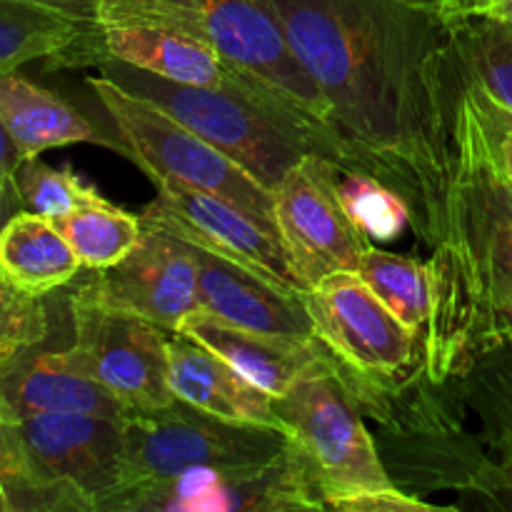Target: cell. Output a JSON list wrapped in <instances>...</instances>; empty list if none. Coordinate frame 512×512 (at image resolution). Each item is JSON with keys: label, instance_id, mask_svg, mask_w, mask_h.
Wrapping results in <instances>:
<instances>
[{"label": "cell", "instance_id": "obj_1", "mask_svg": "<svg viewBox=\"0 0 512 512\" xmlns=\"http://www.w3.org/2000/svg\"><path fill=\"white\" fill-rule=\"evenodd\" d=\"M295 58L330 100L350 170L405 200L433 250L448 225V25L415 0H270Z\"/></svg>", "mask_w": 512, "mask_h": 512}, {"label": "cell", "instance_id": "obj_2", "mask_svg": "<svg viewBox=\"0 0 512 512\" xmlns=\"http://www.w3.org/2000/svg\"><path fill=\"white\" fill-rule=\"evenodd\" d=\"M450 88V190L445 235L428 260L430 310L425 378L433 385L465 378L498 350V325L512 300V180L485 155L455 90Z\"/></svg>", "mask_w": 512, "mask_h": 512}, {"label": "cell", "instance_id": "obj_3", "mask_svg": "<svg viewBox=\"0 0 512 512\" xmlns=\"http://www.w3.org/2000/svg\"><path fill=\"white\" fill-rule=\"evenodd\" d=\"M98 73L160 105L165 113L223 150L268 190L305 155H323L340 168H350L343 143L330 130L263 93L175 83L118 60L100 63Z\"/></svg>", "mask_w": 512, "mask_h": 512}, {"label": "cell", "instance_id": "obj_4", "mask_svg": "<svg viewBox=\"0 0 512 512\" xmlns=\"http://www.w3.org/2000/svg\"><path fill=\"white\" fill-rule=\"evenodd\" d=\"M93 23L158 25L193 35L265 93L333 133L330 100L295 58L270 0H103Z\"/></svg>", "mask_w": 512, "mask_h": 512}, {"label": "cell", "instance_id": "obj_5", "mask_svg": "<svg viewBox=\"0 0 512 512\" xmlns=\"http://www.w3.org/2000/svg\"><path fill=\"white\" fill-rule=\"evenodd\" d=\"M275 410L308 468L323 510H435V505L403 493L390 478L360 405L335 370L303 378L283 398H275Z\"/></svg>", "mask_w": 512, "mask_h": 512}, {"label": "cell", "instance_id": "obj_6", "mask_svg": "<svg viewBox=\"0 0 512 512\" xmlns=\"http://www.w3.org/2000/svg\"><path fill=\"white\" fill-rule=\"evenodd\" d=\"M123 463L118 490L110 500L135 490L168 483L198 470H243L273 465L293 450L288 433L278 428L210 415L185 400L153 410H125Z\"/></svg>", "mask_w": 512, "mask_h": 512}, {"label": "cell", "instance_id": "obj_7", "mask_svg": "<svg viewBox=\"0 0 512 512\" xmlns=\"http://www.w3.org/2000/svg\"><path fill=\"white\" fill-rule=\"evenodd\" d=\"M315 340L358 405L425 373V340L400 323L355 270H338L305 293Z\"/></svg>", "mask_w": 512, "mask_h": 512}, {"label": "cell", "instance_id": "obj_8", "mask_svg": "<svg viewBox=\"0 0 512 512\" xmlns=\"http://www.w3.org/2000/svg\"><path fill=\"white\" fill-rule=\"evenodd\" d=\"M88 88L93 90L113 123V133L120 140V153L140 165L150 180L170 178L230 200L253 215L270 233L278 235L273 190L258 183L223 150L165 113L160 105L120 88L105 75L88 78Z\"/></svg>", "mask_w": 512, "mask_h": 512}, {"label": "cell", "instance_id": "obj_9", "mask_svg": "<svg viewBox=\"0 0 512 512\" xmlns=\"http://www.w3.org/2000/svg\"><path fill=\"white\" fill-rule=\"evenodd\" d=\"M273 215L290 268L313 290L338 270H358L368 235L355 225L338 193V163L305 155L273 188Z\"/></svg>", "mask_w": 512, "mask_h": 512}, {"label": "cell", "instance_id": "obj_10", "mask_svg": "<svg viewBox=\"0 0 512 512\" xmlns=\"http://www.w3.org/2000/svg\"><path fill=\"white\" fill-rule=\"evenodd\" d=\"M73 345L68 355L125 410L175 403L170 388V330L143 318L70 300Z\"/></svg>", "mask_w": 512, "mask_h": 512}, {"label": "cell", "instance_id": "obj_11", "mask_svg": "<svg viewBox=\"0 0 512 512\" xmlns=\"http://www.w3.org/2000/svg\"><path fill=\"white\" fill-rule=\"evenodd\" d=\"M153 183L158 195L140 215L143 225L220 255L290 293H308L290 268L278 235L270 233L253 215L230 200L178 180L155 178Z\"/></svg>", "mask_w": 512, "mask_h": 512}, {"label": "cell", "instance_id": "obj_12", "mask_svg": "<svg viewBox=\"0 0 512 512\" xmlns=\"http://www.w3.org/2000/svg\"><path fill=\"white\" fill-rule=\"evenodd\" d=\"M108 60L148 70L175 83L245 88L268 95L248 75L230 65L213 45L158 25L90 23L63 50L45 58V68H98Z\"/></svg>", "mask_w": 512, "mask_h": 512}, {"label": "cell", "instance_id": "obj_13", "mask_svg": "<svg viewBox=\"0 0 512 512\" xmlns=\"http://www.w3.org/2000/svg\"><path fill=\"white\" fill-rule=\"evenodd\" d=\"M293 443V440H290ZM108 512L165 510V512H203V510H323L320 495L310 480L300 453L290 450L273 465L243 470H198L180 475L153 488L135 490L110 500Z\"/></svg>", "mask_w": 512, "mask_h": 512}, {"label": "cell", "instance_id": "obj_14", "mask_svg": "<svg viewBox=\"0 0 512 512\" xmlns=\"http://www.w3.org/2000/svg\"><path fill=\"white\" fill-rule=\"evenodd\" d=\"M143 228V240L128 258L95 270L70 300L135 315L175 333L190 313L200 310L193 253L183 240Z\"/></svg>", "mask_w": 512, "mask_h": 512}, {"label": "cell", "instance_id": "obj_15", "mask_svg": "<svg viewBox=\"0 0 512 512\" xmlns=\"http://www.w3.org/2000/svg\"><path fill=\"white\" fill-rule=\"evenodd\" d=\"M35 463L103 510L118 490L123 463L120 418L85 413H40L20 418Z\"/></svg>", "mask_w": 512, "mask_h": 512}, {"label": "cell", "instance_id": "obj_16", "mask_svg": "<svg viewBox=\"0 0 512 512\" xmlns=\"http://www.w3.org/2000/svg\"><path fill=\"white\" fill-rule=\"evenodd\" d=\"M188 248L198 270L200 310L255 333L283 335L308 343L315 340L305 293H290L220 255L193 245Z\"/></svg>", "mask_w": 512, "mask_h": 512}, {"label": "cell", "instance_id": "obj_17", "mask_svg": "<svg viewBox=\"0 0 512 512\" xmlns=\"http://www.w3.org/2000/svg\"><path fill=\"white\" fill-rule=\"evenodd\" d=\"M175 333H185L203 343L273 398H283L308 375L335 370L333 360L318 340L308 343L283 335L255 333L205 310L190 313Z\"/></svg>", "mask_w": 512, "mask_h": 512}, {"label": "cell", "instance_id": "obj_18", "mask_svg": "<svg viewBox=\"0 0 512 512\" xmlns=\"http://www.w3.org/2000/svg\"><path fill=\"white\" fill-rule=\"evenodd\" d=\"M168 363L170 388L178 400L230 423L265 425L285 433L273 395L243 378L233 365L190 335L170 333Z\"/></svg>", "mask_w": 512, "mask_h": 512}, {"label": "cell", "instance_id": "obj_19", "mask_svg": "<svg viewBox=\"0 0 512 512\" xmlns=\"http://www.w3.org/2000/svg\"><path fill=\"white\" fill-rule=\"evenodd\" d=\"M23 350L0 368V393L20 418L40 413H85L120 418L123 405L75 365L65 350Z\"/></svg>", "mask_w": 512, "mask_h": 512}, {"label": "cell", "instance_id": "obj_20", "mask_svg": "<svg viewBox=\"0 0 512 512\" xmlns=\"http://www.w3.org/2000/svg\"><path fill=\"white\" fill-rule=\"evenodd\" d=\"M0 123L18 145L23 160L73 143L105 145L120 153L118 135L95 128L68 100L20 78L15 70L0 73Z\"/></svg>", "mask_w": 512, "mask_h": 512}, {"label": "cell", "instance_id": "obj_21", "mask_svg": "<svg viewBox=\"0 0 512 512\" xmlns=\"http://www.w3.org/2000/svg\"><path fill=\"white\" fill-rule=\"evenodd\" d=\"M83 270L53 220L20 210L0 230V273L23 293L45 298Z\"/></svg>", "mask_w": 512, "mask_h": 512}, {"label": "cell", "instance_id": "obj_22", "mask_svg": "<svg viewBox=\"0 0 512 512\" xmlns=\"http://www.w3.org/2000/svg\"><path fill=\"white\" fill-rule=\"evenodd\" d=\"M0 490L10 512H95L85 495L50 478L30 455L20 415L0 393Z\"/></svg>", "mask_w": 512, "mask_h": 512}, {"label": "cell", "instance_id": "obj_23", "mask_svg": "<svg viewBox=\"0 0 512 512\" xmlns=\"http://www.w3.org/2000/svg\"><path fill=\"white\" fill-rule=\"evenodd\" d=\"M468 375L475 378V405L495 453L485 460L475 488L493 495L500 508H512V348L485 355Z\"/></svg>", "mask_w": 512, "mask_h": 512}, {"label": "cell", "instance_id": "obj_24", "mask_svg": "<svg viewBox=\"0 0 512 512\" xmlns=\"http://www.w3.org/2000/svg\"><path fill=\"white\" fill-rule=\"evenodd\" d=\"M53 223L78 255L80 265L88 270L118 265L138 248L145 235L143 220L108 203L103 195Z\"/></svg>", "mask_w": 512, "mask_h": 512}, {"label": "cell", "instance_id": "obj_25", "mask_svg": "<svg viewBox=\"0 0 512 512\" xmlns=\"http://www.w3.org/2000/svg\"><path fill=\"white\" fill-rule=\"evenodd\" d=\"M355 273L368 283V288L383 300L385 308L400 323L425 340L430 310H433L428 263L368 245Z\"/></svg>", "mask_w": 512, "mask_h": 512}, {"label": "cell", "instance_id": "obj_26", "mask_svg": "<svg viewBox=\"0 0 512 512\" xmlns=\"http://www.w3.org/2000/svg\"><path fill=\"white\" fill-rule=\"evenodd\" d=\"M85 23L30 0H0V73L63 50Z\"/></svg>", "mask_w": 512, "mask_h": 512}, {"label": "cell", "instance_id": "obj_27", "mask_svg": "<svg viewBox=\"0 0 512 512\" xmlns=\"http://www.w3.org/2000/svg\"><path fill=\"white\" fill-rule=\"evenodd\" d=\"M448 33L465 73L495 103L512 110V25L473 15L448 23Z\"/></svg>", "mask_w": 512, "mask_h": 512}, {"label": "cell", "instance_id": "obj_28", "mask_svg": "<svg viewBox=\"0 0 512 512\" xmlns=\"http://www.w3.org/2000/svg\"><path fill=\"white\" fill-rule=\"evenodd\" d=\"M23 210L58 220L98 200V190L68 168H53L40 158H25L15 173Z\"/></svg>", "mask_w": 512, "mask_h": 512}, {"label": "cell", "instance_id": "obj_29", "mask_svg": "<svg viewBox=\"0 0 512 512\" xmlns=\"http://www.w3.org/2000/svg\"><path fill=\"white\" fill-rule=\"evenodd\" d=\"M338 193L350 218L365 235L388 240L398 235L403 225H410L405 200L373 175L338 165Z\"/></svg>", "mask_w": 512, "mask_h": 512}, {"label": "cell", "instance_id": "obj_30", "mask_svg": "<svg viewBox=\"0 0 512 512\" xmlns=\"http://www.w3.org/2000/svg\"><path fill=\"white\" fill-rule=\"evenodd\" d=\"M450 70H453L455 90L463 103L465 113H468L470 123H473L475 135H478L480 145H483L485 155L490 163L512 180V110L503 108L495 103L460 65L458 55H455L453 43H450Z\"/></svg>", "mask_w": 512, "mask_h": 512}, {"label": "cell", "instance_id": "obj_31", "mask_svg": "<svg viewBox=\"0 0 512 512\" xmlns=\"http://www.w3.org/2000/svg\"><path fill=\"white\" fill-rule=\"evenodd\" d=\"M48 328L43 298L23 293L0 273V368L23 350L43 345Z\"/></svg>", "mask_w": 512, "mask_h": 512}, {"label": "cell", "instance_id": "obj_32", "mask_svg": "<svg viewBox=\"0 0 512 512\" xmlns=\"http://www.w3.org/2000/svg\"><path fill=\"white\" fill-rule=\"evenodd\" d=\"M435 15L440 23H453L460 18H498L512 25V0H415Z\"/></svg>", "mask_w": 512, "mask_h": 512}, {"label": "cell", "instance_id": "obj_33", "mask_svg": "<svg viewBox=\"0 0 512 512\" xmlns=\"http://www.w3.org/2000/svg\"><path fill=\"white\" fill-rule=\"evenodd\" d=\"M20 163H23V155H20L18 145L13 143V138L8 135L5 125L0 123V193L18 200V203H20V193H18V183H15V173H18Z\"/></svg>", "mask_w": 512, "mask_h": 512}, {"label": "cell", "instance_id": "obj_34", "mask_svg": "<svg viewBox=\"0 0 512 512\" xmlns=\"http://www.w3.org/2000/svg\"><path fill=\"white\" fill-rule=\"evenodd\" d=\"M30 3L45 5V8H53L58 10V13L68 15V18H75L80 20V23L90 25L95 20V13H98L103 0H30Z\"/></svg>", "mask_w": 512, "mask_h": 512}, {"label": "cell", "instance_id": "obj_35", "mask_svg": "<svg viewBox=\"0 0 512 512\" xmlns=\"http://www.w3.org/2000/svg\"><path fill=\"white\" fill-rule=\"evenodd\" d=\"M498 348H512V300L503 308L498 325Z\"/></svg>", "mask_w": 512, "mask_h": 512}, {"label": "cell", "instance_id": "obj_36", "mask_svg": "<svg viewBox=\"0 0 512 512\" xmlns=\"http://www.w3.org/2000/svg\"><path fill=\"white\" fill-rule=\"evenodd\" d=\"M20 210H23V205H20L18 200H13V198H8V195L0 193V230H3V225L8 223L15 213H20Z\"/></svg>", "mask_w": 512, "mask_h": 512}, {"label": "cell", "instance_id": "obj_37", "mask_svg": "<svg viewBox=\"0 0 512 512\" xmlns=\"http://www.w3.org/2000/svg\"><path fill=\"white\" fill-rule=\"evenodd\" d=\"M0 512H10V508H8V500H5L3 490H0Z\"/></svg>", "mask_w": 512, "mask_h": 512}]
</instances>
